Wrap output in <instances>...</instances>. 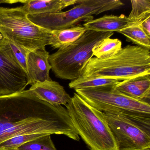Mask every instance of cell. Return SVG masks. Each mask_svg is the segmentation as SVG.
<instances>
[{
    "instance_id": "30bf717a",
    "label": "cell",
    "mask_w": 150,
    "mask_h": 150,
    "mask_svg": "<svg viewBox=\"0 0 150 150\" xmlns=\"http://www.w3.org/2000/svg\"><path fill=\"white\" fill-rule=\"evenodd\" d=\"M50 55L45 49L30 52L27 58L28 85L32 86L38 82L52 80L50 76Z\"/></svg>"
},
{
    "instance_id": "7402d4cb",
    "label": "cell",
    "mask_w": 150,
    "mask_h": 150,
    "mask_svg": "<svg viewBox=\"0 0 150 150\" xmlns=\"http://www.w3.org/2000/svg\"><path fill=\"white\" fill-rule=\"evenodd\" d=\"M46 135H49V134L38 133V134L21 135V136L13 137L0 144V150L18 148V147L23 144Z\"/></svg>"
},
{
    "instance_id": "44dd1931",
    "label": "cell",
    "mask_w": 150,
    "mask_h": 150,
    "mask_svg": "<svg viewBox=\"0 0 150 150\" xmlns=\"http://www.w3.org/2000/svg\"><path fill=\"white\" fill-rule=\"evenodd\" d=\"M19 150H57L50 135H46L21 145Z\"/></svg>"
},
{
    "instance_id": "5b68a950",
    "label": "cell",
    "mask_w": 150,
    "mask_h": 150,
    "mask_svg": "<svg viewBox=\"0 0 150 150\" xmlns=\"http://www.w3.org/2000/svg\"><path fill=\"white\" fill-rule=\"evenodd\" d=\"M22 6L0 7V32L7 38L30 51L50 45V31L29 20Z\"/></svg>"
},
{
    "instance_id": "484cf974",
    "label": "cell",
    "mask_w": 150,
    "mask_h": 150,
    "mask_svg": "<svg viewBox=\"0 0 150 150\" xmlns=\"http://www.w3.org/2000/svg\"><path fill=\"white\" fill-rule=\"evenodd\" d=\"M0 150H19L17 148L16 149H1Z\"/></svg>"
},
{
    "instance_id": "3957f363",
    "label": "cell",
    "mask_w": 150,
    "mask_h": 150,
    "mask_svg": "<svg viewBox=\"0 0 150 150\" xmlns=\"http://www.w3.org/2000/svg\"><path fill=\"white\" fill-rule=\"evenodd\" d=\"M65 106L78 135L90 150H119L104 113L76 93Z\"/></svg>"
},
{
    "instance_id": "4fadbf2b",
    "label": "cell",
    "mask_w": 150,
    "mask_h": 150,
    "mask_svg": "<svg viewBox=\"0 0 150 150\" xmlns=\"http://www.w3.org/2000/svg\"><path fill=\"white\" fill-rule=\"evenodd\" d=\"M136 24H140L130 20L124 15H105L100 18L85 23L86 30L101 32H118Z\"/></svg>"
},
{
    "instance_id": "9a60e30c",
    "label": "cell",
    "mask_w": 150,
    "mask_h": 150,
    "mask_svg": "<svg viewBox=\"0 0 150 150\" xmlns=\"http://www.w3.org/2000/svg\"><path fill=\"white\" fill-rule=\"evenodd\" d=\"M86 30L83 26L77 25L65 29L50 31V45L54 49L66 48L81 37Z\"/></svg>"
},
{
    "instance_id": "d6986e66",
    "label": "cell",
    "mask_w": 150,
    "mask_h": 150,
    "mask_svg": "<svg viewBox=\"0 0 150 150\" xmlns=\"http://www.w3.org/2000/svg\"><path fill=\"white\" fill-rule=\"evenodd\" d=\"M117 32L125 36L127 41L132 42L137 46L150 50V37L143 31L139 24L128 27Z\"/></svg>"
},
{
    "instance_id": "4316f807",
    "label": "cell",
    "mask_w": 150,
    "mask_h": 150,
    "mask_svg": "<svg viewBox=\"0 0 150 150\" xmlns=\"http://www.w3.org/2000/svg\"><path fill=\"white\" fill-rule=\"evenodd\" d=\"M142 150H150V147H146V148H144Z\"/></svg>"
},
{
    "instance_id": "ba28073f",
    "label": "cell",
    "mask_w": 150,
    "mask_h": 150,
    "mask_svg": "<svg viewBox=\"0 0 150 150\" xmlns=\"http://www.w3.org/2000/svg\"><path fill=\"white\" fill-rule=\"evenodd\" d=\"M115 85L75 89L87 103L103 113L118 112L150 116V104L131 99L119 92Z\"/></svg>"
},
{
    "instance_id": "5bb4252c",
    "label": "cell",
    "mask_w": 150,
    "mask_h": 150,
    "mask_svg": "<svg viewBox=\"0 0 150 150\" xmlns=\"http://www.w3.org/2000/svg\"><path fill=\"white\" fill-rule=\"evenodd\" d=\"M78 0H24L23 8L28 15L60 13L69 6L77 4Z\"/></svg>"
},
{
    "instance_id": "ffe728a7",
    "label": "cell",
    "mask_w": 150,
    "mask_h": 150,
    "mask_svg": "<svg viewBox=\"0 0 150 150\" xmlns=\"http://www.w3.org/2000/svg\"><path fill=\"white\" fill-rule=\"evenodd\" d=\"M132 10L128 16L130 20L140 24L150 17V0H132Z\"/></svg>"
},
{
    "instance_id": "6da1fadb",
    "label": "cell",
    "mask_w": 150,
    "mask_h": 150,
    "mask_svg": "<svg viewBox=\"0 0 150 150\" xmlns=\"http://www.w3.org/2000/svg\"><path fill=\"white\" fill-rule=\"evenodd\" d=\"M80 137L66 108L40 100L29 90L0 96V144L16 136L29 134Z\"/></svg>"
},
{
    "instance_id": "277c9868",
    "label": "cell",
    "mask_w": 150,
    "mask_h": 150,
    "mask_svg": "<svg viewBox=\"0 0 150 150\" xmlns=\"http://www.w3.org/2000/svg\"><path fill=\"white\" fill-rule=\"evenodd\" d=\"M113 34L87 30L71 45L50 55L49 62L56 77L71 81L80 77L88 61L93 58V47L103 39L110 38Z\"/></svg>"
},
{
    "instance_id": "52a82bcc",
    "label": "cell",
    "mask_w": 150,
    "mask_h": 150,
    "mask_svg": "<svg viewBox=\"0 0 150 150\" xmlns=\"http://www.w3.org/2000/svg\"><path fill=\"white\" fill-rule=\"evenodd\" d=\"M119 150H142L150 146V116L104 113Z\"/></svg>"
},
{
    "instance_id": "e0dca14e",
    "label": "cell",
    "mask_w": 150,
    "mask_h": 150,
    "mask_svg": "<svg viewBox=\"0 0 150 150\" xmlns=\"http://www.w3.org/2000/svg\"><path fill=\"white\" fill-rule=\"evenodd\" d=\"M122 42L117 38H107L103 39L92 50L93 57L104 59L115 55L122 49Z\"/></svg>"
},
{
    "instance_id": "cb8c5ba5",
    "label": "cell",
    "mask_w": 150,
    "mask_h": 150,
    "mask_svg": "<svg viewBox=\"0 0 150 150\" xmlns=\"http://www.w3.org/2000/svg\"><path fill=\"white\" fill-rule=\"evenodd\" d=\"M18 2V0L15 1H10V0H0V4L2 3H6V4H13Z\"/></svg>"
},
{
    "instance_id": "d4e9b609",
    "label": "cell",
    "mask_w": 150,
    "mask_h": 150,
    "mask_svg": "<svg viewBox=\"0 0 150 150\" xmlns=\"http://www.w3.org/2000/svg\"><path fill=\"white\" fill-rule=\"evenodd\" d=\"M3 38H4V37L3 36L2 34H1V32H0V42H1V41H2Z\"/></svg>"
},
{
    "instance_id": "9c48e42d",
    "label": "cell",
    "mask_w": 150,
    "mask_h": 150,
    "mask_svg": "<svg viewBox=\"0 0 150 150\" xmlns=\"http://www.w3.org/2000/svg\"><path fill=\"white\" fill-rule=\"evenodd\" d=\"M28 85L27 72L16 61L0 51V96L22 92Z\"/></svg>"
},
{
    "instance_id": "603a6c76",
    "label": "cell",
    "mask_w": 150,
    "mask_h": 150,
    "mask_svg": "<svg viewBox=\"0 0 150 150\" xmlns=\"http://www.w3.org/2000/svg\"><path fill=\"white\" fill-rule=\"evenodd\" d=\"M139 25L145 34L150 37V17L144 20Z\"/></svg>"
},
{
    "instance_id": "8fae6325",
    "label": "cell",
    "mask_w": 150,
    "mask_h": 150,
    "mask_svg": "<svg viewBox=\"0 0 150 150\" xmlns=\"http://www.w3.org/2000/svg\"><path fill=\"white\" fill-rule=\"evenodd\" d=\"M38 98L53 105H64L69 103L71 97L58 82L46 81L38 82L29 89Z\"/></svg>"
},
{
    "instance_id": "2e32d148",
    "label": "cell",
    "mask_w": 150,
    "mask_h": 150,
    "mask_svg": "<svg viewBox=\"0 0 150 150\" xmlns=\"http://www.w3.org/2000/svg\"><path fill=\"white\" fill-rule=\"evenodd\" d=\"M0 51L18 63L27 72V58L30 51L4 38L0 42Z\"/></svg>"
},
{
    "instance_id": "8992f818",
    "label": "cell",
    "mask_w": 150,
    "mask_h": 150,
    "mask_svg": "<svg viewBox=\"0 0 150 150\" xmlns=\"http://www.w3.org/2000/svg\"><path fill=\"white\" fill-rule=\"evenodd\" d=\"M77 5L64 12L28 15L33 23L50 31L69 28L81 22L93 20V15L116 10L124 5L120 0H78Z\"/></svg>"
},
{
    "instance_id": "7a4b0ae2",
    "label": "cell",
    "mask_w": 150,
    "mask_h": 150,
    "mask_svg": "<svg viewBox=\"0 0 150 150\" xmlns=\"http://www.w3.org/2000/svg\"><path fill=\"white\" fill-rule=\"evenodd\" d=\"M145 75H150V50L137 45H127L112 57L90 59L81 76L121 81Z\"/></svg>"
},
{
    "instance_id": "ac0fdd59",
    "label": "cell",
    "mask_w": 150,
    "mask_h": 150,
    "mask_svg": "<svg viewBox=\"0 0 150 150\" xmlns=\"http://www.w3.org/2000/svg\"><path fill=\"white\" fill-rule=\"evenodd\" d=\"M120 81L116 80L104 79L100 77H86L80 76L71 81L69 84L71 89H84L93 88L108 85H117Z\"/></svg>"
},
{
    "instance_id": "7c38bea8",
    "label": "cell",
    "mask_w": 150,
    "mask_h": 150,
    "mask_svg": "<svg viewBox=\"0 0 150 150\" xmlns=\"http://www.w3.org/2000/svg\"><path fill=\"white\" fill-rule=\"evenodd\" d=\"M115 87L126 96L138 101L150 104V75L120 81Z\"/></svg>"
}]
</instances>
